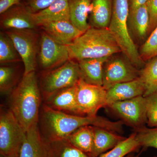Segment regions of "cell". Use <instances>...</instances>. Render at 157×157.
I'll return each mask as SVG.
<instances>
[{
	"label": "cell",
	"mask_w": 157,
	"mask_h": 157,
	"mask_svg": "<svg viewBox=\"0 0 157 157\" xmlns=\"http://www.w3.org/2000/svg\"><path fill=\"white\" fill-rule=\"evenodd\" d=\"M5 33L13 42L23 63V75L35 71L39 39L35 29L9 30Z\"/></svg>",
	"instance_id": "obj_7"
},
{
	"label": "cell",
	"mask_w": 157,
	"mask_h": 157,
	"mask_svg": "<svg viewBox=\"0 0 157 157\" xmlns=\"http://www.w3.org/2000/svg\"><path fill=\"white\" fill-rule=\"evenodd\" d=\"M107 95L103 86L89 84L82 78L76 84V101L82 116H97L99 109L107 107Z\"/></svg>",
	"instance_id": "obj_8"
},
{
	"label": "cell",
	"mask_w": 157,
	"mask_h": 157,
	"mask_svg": "<svg viewBox=\"0 0 157 157\" xmlns=\"http://www.w3.org/2000/svg\"><path fill=\"white\" fill-rule=\"evenodd\" d=\"M42 31L56 42L68 45L83 33L73 25L70 20L50 23L40 27Z\"/></svg>",
	"instance_id": "obj_15"
},
{
	"label": "cell",
	"mask_w": 157,
	"mask_h": 157,
	"mask_svg": "<svg viewBox=\"0 0 157 157\" xmlns=\"http://www.w3.org/2000/svg\"><path fill=\"white\" fill-rule=\"evenodd\" d=\"M42 97L35 71L23 75L11 92L9 109L26 132L39 124Z\"/></svg>",
	"instance_id": "obj_2"
},
{
	"label": "cell",
	"mask_w": 157,
	"mask_h": 157,
	"mask_svg": "<svg viewBox=\"0 0 157 157\" xmlns=\"http://www.w3.org/2000/svg\"><path fill=\"white\" fill-rule=\"evenodd\" d=\"M0 157H5L3 156L2 155H0Z\"/></svg>",
	"instance_id": "obj_37"
},
{
	"label": "cell",
	"mask_w": 157,
	"mask_h": 157,
	"mask_svg": "<svg viewBox=\"0 0 157 157\" xmlns=\"http://www.w3.org/2000/svg\"><path fill=\"white\" fill-rule=\"evenodd\" d=\"M25 134L11 110L1 108L0 155L5 157H20Z\"/></svg>",
	"instance_id": "obj_6"
},
{
	"label": "cell",
	"mask_w": 157,
	"mask_h": 157,
	"mask_svg": "<svg viewBox=\"0 0 157 157\" xmlns=\"http://www.w3.org/2000/svg\"><path fill=\"white\" fill-rule=\"evenodd\" d=\"M128 0H113L112 17L108 27L121 52L129 61L137 67L144 64L129 30Z\"/></svg>",
	"instance_id": "obj_4"
},
{
	"label": "cell",
	"mask_w": 157,
	"mask_h": 157,
	"mask_svg": "<svg viewBox=\"0 0 157 157\" xmlns=\"http://www.w3.org/2000/svg\"><path fill=\"white\" fill-rule=\"evenodd\" d=\"M139 53L144 61L157 56V25L141 46Z\"/></svg>",
	"instance_id": "obj_30"
},
{
	"label": "cell",
	"mask_w": 157,
	"mask_h": 157,
	"mask_svg": "<svg viewBox=\"0 0 157 157\" xmlns=\"http://www.w3.org/2000/svg\"><path fill=\"white\" fill-rule=\"evenodd\" d=\"M140 147L136 133H134L112 149L102 154L99 157H124L137 150Z\"/></svg>",
	"instance_id": "obj_26"
},
{
	"label": "cell",
	"mask_w": 157,
	"mask_h": 157,
	"mask_svg": "<svg viewBox=\"0 0 157 157\" xmlns=\"http://www.w3.org/2000/svg\"><path fill=\"white\" fill-rule=\"evenodd\" d=\"M148 0H128L129 11L145 5Z\"/></svg>",
	"instance_id": "obj_35"
},
{
	"label": "cell",
	"mask_w": 157,
	"mask_h": 157,
	"mask_svg": "<svg viewBox=\"0 0 157 157\" xmlns=\"http://www.w3.org/2000/svg\"><path fill=\"white\" fill-rule=\"evenodd\" d=\"M52 109L72 115H82L76 99V85L54 94L44 101Z\"/></svg>",
	"instance_id": "obj_14"
},
{
	"label": "cell",
	"mask_w": 157,
	"mask_h": 157,
	"mask_svg": "<svg viewBox=\"0 0 157 157\" xmlns=\"http://www.w3.org/2000/svg\"><path fill=\"white\" fill-rule=\"evenodd\" d=\"M81 78L78 63L70 60L52 70L45 71L41 76L40 91L43 101L54 94L74 86Z\"/></svg>",
	"instance_id": "obj_5"
},
{
	"label": "cell",
	"mask_w": 157,
	"mask_h": 157,
	"mask_svg": "<svg viewBox=\"0 0 157 157\" xmlns=\"http://www.w3.org/2000/svg\"><path fill=\"white\" fill-rule=\"evenodd\" d=\"M69 9L70 21L79 30L84 33L91 27L88 22L92 11L91 0H69Z\"/></svg>",
	"instance_id": "obj_20"
},
{
	"label": "cell",
	"mask_w": 157,
	"mask_h": 157,
	"mask_svg": "<svg viewBox=\"0 0 157 157\" xmlns=\"http://www.w3.org/2000/svg\"><path fill=\"white\" fill-rule=\"evenodd\" d=\"M145 97L147 126L156 128L157 127V91Z\"/></svg>",
	"instance_id": "obj_31"
},
{
	"label": "cell",
	"mask_w": 157,
	"mask_h": 157,
	"mask_svg": "<svg viewBox=\"0 0 157 157\" xmlns=\"http://www.w3.org/2000/svg\"><path fill=\"white\" fill-rule=\"evenodd\" d=\"M109 57L104 64L103 86L106 90L118 83L135 80L140 76V72L128 60L120 57Z\"/></svg>",
	"instance_id": "obj_10"
},
{
	"label": "cell",
	"mask_w": 157,
	"mask_h": 157,
	"mask_svg": "<svg viewBox=\"0 0 157 157\" xmlns=\"http://www.w3.org/2000/svg\"><path fill=\"white\" fill-rule=\"evenodd\" d=\"M128 24L137 39L143 40L146 38L148 35L150 24L149 14L146 4L129 11Z\"/></svg>",
	"instance_id": "obj_21"
},
{
	"label": "cell",
	"mask_w": 157,
	"mask_h": 157,
	"mask_svg": "<svg viewBox=\"0 0 157 157\" xmlns=\"http://www.w3.org/2000/svg\"><path fill=\"white\" fill-rule=\"evenodd\" d=\"M37 27L61 20H70L69 0H56L47 8L33 13Z\"/></svg>",
	"instance_id": "obj_17"
},
{
	"label": "cell",
	"mask_w": 157,
	"mask_h": 157,
	"mask_svg": "<svg viewBox=\"0 0 157 157\" xmlns=\"http://www.w3.org/2000/svg\"><path fill=\"white\" fill-rule=\"evenodd\" d=\"M21 60L13 42L6 33H0V63H9Z\"/></svg>",
	"instance_id": "obj_27"
},
{
	"label": "cell",
	"mask_w": 157,
	"mask_h": 157,
	"mask_svg": "<svg viewBox=\"0 0 157 157\" xmlns=\"http://www.w3.org/2000/svg\"><path fill=\"white\" fill-rule=\"evenodd\" d=\"M22 0H0V14H3L13 6L19 5Z\"/></svg>",
	"instance_id": "obj_34"
},
{
	"label": "cell",
	"mask_w": 157,
	"mask_h": 157,
	"mask_svg": "<svg viewBox=\"0 0 157 157\" xmlns=\"http://www.w3.org/2000/svg\"><path fill=\"white\" fill-rule=\"evenodd\" d=\"M56 0H23V4L32 13L47 8Z\"/></svg>",
	"instance_id": "obj_32"
},
{
	"label": "cell",
	"mask_w": 157,
	"mask_h": 157,
	"mask_svg": "<svg viewBox=\"0 0 157 157\" xmlns=\"http://www.w3.org/2000/svg\"><path fill=\"white\" fill-rule=\"evenodd\" d=\"M0 24L1 27L6 30L35 29L37 28L33 13L23 3L13 6L1 14Z\"/></svg>",
	"instance_id": "obj_12"
},
{
	"label": "cell",
	"mask_w": 157,
	"mask_h": 157,
	"mask_svg": "<svg viewBox=\"0 0 157 157\" xmlns=\"http://www.w3.org/2000/svg\"><path fill=\"white\" fill-rule=\"evenodd\" d=\"M123 123L113 122L102 117L72 115L55 110L42 104L39 115V127L42 137L47 142L64 140L76 130L91 125L120 132Z\"/></svg>",
	"instance_id": "obj_1"
},
{
	"label": "cell",
	"mask_w": 157,
	"mask_h": 157,
	"mask_svg": "<svg viewBox=\"0 0 157 157\" xmlns=\"http://www.w3.org/2000/svg\"><path fill=\"white\" fill-rule=\"evenodd\" d=\"M139 77L145 86L144 97L157 91V56L148 60L140 71Z\"/></svg>",
	"instance_id": "obj_25"
},
{
	"label": "cell",
	"mask_w": 157,
	"mask_h": 157,
	"mask_svg": "<svg viewBox=\"0 0 157 157\" xmlns=\"http://www.w3.org/2000/svg\"><path fill=\"white\" fill-rule=\"evenodd\" d=\"M109 57L85 59L77 61L81 78L89 84L102 86L104 64Z\"/></svg>",
	"instance_id": "obj_18"
},
{
	"label": "cell",
	"mask_w": 157,
	"mask_h": 157,
	"mask_svg": "<svg viewBox=\"0 0 157 157\" xmlns=\"http://www.w3.org/2000/svg\"><path fill=\"white\" fill-rule=\"evenodd\" d=\"M15 70L12 67L1 66L0 67V91L1 94L11 93L16 84Z\"/></svg>",
	"instance_id": "obj_28"
},
{
	"label": "cell",
	"mask_w": 157,
	"mask_h": 157,
	"mask_svg": "<svg viewBox=\"0 0 157 157\" xmlns=\"http://www.w3.org/2000/svg\"><path fill=\"white\" fill-rule=\"evenodd\" d=\"M47 143L49 157H90L72 145L67 139Z\"/></svg>",
	"instance_id": "obj_24"
},
{
	"label": "cell",
	"mask_w": 157,
	"mask_h": 157,
	"mask_svg": "<svg viewBox=\"0 0 157 157\" xmlns=\"http://www.w3.org/2000/svg\"><path fill=\"white\" fill-rule=\"evenodd\" d=\"M92 11L90 14V26L97 28L109 27L113 12V0H91Z\"/></svg>",
	"instance_id": "obj_22"
},
{
	"label": "cell",
	"mask_w": 157,
	"mask_h": 157,
	"mask_svg": "<svg viewBox=\"0 0 157 157\" xmlns=\"http://www.w3.org/2000/svg\"><path fill=\"white\" fill-rule=\"evenodd\" d=\"M94 145L90 157H99L125 139L114 132L99 127L94 126Z\"/></svg>",
	"instance_id": "obj_19"
},
{
	"label": "cell",
	"mask_w": 157,
	"mask_h": 157,
	"mask_svg": "<svg viewBox=\"0 0 157 157\" xmlns=\"http://www.w3.org/2000/svg\"><path fill=\"white\" fill-rule=\"evenodd\" d=\"M132 153H131L127 155H126L124 157H136L135 156H134V155L132 154Z\"/></svg>",
	"instance_id": "obj_36"
},
{
	"label": "cell",
	"mask_w": 157,
	"mask_h": 157,
	"mask_svg": "<svg viewBox=\"0 0 157 157\" xmlns=\"http://www.w3.org/2000/svg\"><path fill=\"white\" fill-rule=\"evenodd\" d=\"M137 138L140 146L153 147L157 150V127L139 128L136 133Z\"/></svg>",
	"instance_id": "obj_29"
},
{
	"label": "cell",
	"mask_w": 157,
	"mask_h": 157,
	"mask_svg": "<svg viewBox=\"0 0 157 157\" xmlns=\"http://www.w3.org/2000/svg\"><path fill=\"white\" fill-rule=\"evenodd\" d=\"M94 138V126L87 125L79 128L66 139L90 156L93 150Z\"/></svg>",
	"instance_id": "obj_23"
},
{
	"label": "cell",
	"mask_w": 157,
	"mask_h": 157,
	"mask_svg": "<svg viewBox=\"0 0 157 157\" xmlns=\"http://www.w3.org/2000/svg\"></svg>",
	"instance_id": "obj_38"
},
{
	"label": "cell",
	"mask_w": 157,
	"mask_h": 157,
	"mask_svg": "<svg viewBox=\"0 0 157 157\" xmlns=\"http://www.w3.org/2000/svg\"><path fill=\"white\" fill-rule=\"evenodd\" d=\"M67 46L70 59L76 62L85 59L112 56L121 52L108 28L91 27Z\"/></svg>",
	"instance_id": "obj_3"
},
{
	"label": "cell",
	"mask_w": 157,
	"mask_h": 157,
	"mask_svg": "<svg viewBox=\"0 0 157 157\" xmlns=\"http://www.w3.org/2000/svg\"><path fill=\"white\" fill-rule=\"evenodd\" d=\"M40 38L39 61L42 69L52 70L70 60L67 45L56 42L43 31Z\"/></svg>",
	"instance_id": "obj_9"
},
{
	"label": "cell",
	"mask_w": 157,
	"mask_h": 157,
	"mask_svg": "<svg viewBox=\"0 0 157 157\" xmlns=\"http://www.w3.org/2000/svg\"><path fill=\"white\" fill-rule=\"evenodd\" d=\"M20 157H49L48 143L40 133L39 124L26 132Z\"/></svg>",
	"instance_id": "obj_16"
},
{
	"label": "cell",
	"mask_w": 157,
	"mask_h": 157,
	"mask_svg": "<svg viewBox=\"0 0 157 157\" xmlns=\"http://www.w3.org/2000/svg\"><path fill=\"white\" fill-rule=\"evenodd\" d=\"M108 107L133 126L140 128L147 123L146 98L144 96L115 102Z\"/></svg>",
	"instance_id": "obj_11"
},
{
	"label": "cell",
	"mask_w": 157,
	"mask_h": 157,
	"mask_svg": "<svg viewBox=\"0 0 157 157\" xmlns=\"http://www.w3.org/2000/svg\"><path fill=\"white\" fill-rule=\"evenodd\" d=\"M146 5L150 17L149 35L157 25V0H148Z\"/></svg>",
	"instance_id": "obj_33"
},
{
	"label": "cell",
	"mask_w": 157,
	"mask_h": 157,
	"mask_svg": "<svg viewBox=\"0 0 157 157\" xmlns=\"http://www.w3.org/2000/svg\"><path fill=\"white\" fill-rule=\"evenodd\" d=\"M145 91L144 84L139 77L132 81L118 83L107 90V106L119 101L144 96Z\"/></svg>",
	"instance_id": "obj_13"
}]
</instances>
